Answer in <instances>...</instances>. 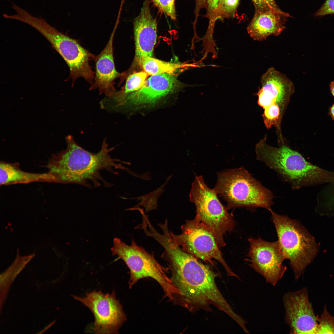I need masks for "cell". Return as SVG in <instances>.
I'll return each instance as SVG.
<instances>
[{
	"mask_svg": "<svg viewBox=\"0 0 334 334\" xmlns=\"http://www.w3.org/2000/svg\"><path fill=\"white\" fill-rule=\"evenodd\" d=\"M172 273L173 284L180 294L175 300L191 312L202 309L210 311L213 306L234 321L240 316L233 310L218 289L217 276L208 265L179 246L172 247L165 253Z\"/></svg>",
	"mask_w": 334,
	"mask_h": 334,
	"instance_id": "cell-1",
	"label": "cell"
},
{
	"mask_svg": "<svg viewBox=\"0 0 334 334\" xmlns=\"http://www.w3.org/2000/svg\"><path fill=\"white\" fill-rule=\"evenodd\" d=\"M66 148L53 155L47 165L49 173L56 178V182L74 183L89 188L97 187L104 182L100 172L106 170L114 173V169H124L119 160L112 158L105 139L98 152H90L75 142L73 136L66 138Z\"/></svg>",
	"mask_w": 334,
	"mask_h": 334,
	"instance_id": "cell-2",
	"label": "cell"
},
{
	"mask_svg": "<svg viewBox=\"0 0 334 334\" xmlns=\"http://www.w3.org/2000/svg\"><path fill=\"white\" fill-rule=\"evenodd\" d=\"M255 152L258 160L276 172L293 189L324 182L334 183V173L308 162L283 142L276 147L267 144L264 138L256 144Z\"/></svg>",
	"mask_w": 334,
	"mask_h": 334,
	"instance_id": "cell-3",
	"label": "cell"
},
{
	"mask_svg": "<svg viewBox=\"0 0 334 334\" xmlns=\"http://www.w3.org/2000/svg\"><path fill=\"white\" fill-rule=\"evenodd\" d=\"M214 188L227 203L229 208H262L270 210L273 204L272 192L243 167L218 172Z\"/></svg>",
	"mask_w": 334,
	"mask_h": 334,
	"instance_id": "cell-4",
	"label": "cell"
},
{
	"mask_svg": "<svg viewBox=\"0 0 334 334\" xmlns=\"http://www.w3.org/2000/svg\"><path fill=\"white\" fill-rule=\"evenodd\" d=\"M269 211L278 241L285 259L289 261L294 280L297 281L316 256L318 245L314 237L298 221L279 215L271 209Z\"/></svg>",
	"mask_w": 334,
	"mask_h": 334,
	"instance_id": "cell-5",
	"label": "cell"
},
{
	"mask_svg": "<svg viewBox=\"0 0 334 334\" xmlns=\"http://www.w3.org/2000/svg\"><path fill=\"white\" fill-rule=\"evenodd\" d=\"M113 242L111 249L113 255L122 260L130 270L129 288H131L139 279L149 277L159 283L164 292L165 297L171 301L179 294L171 279L167 275L169 269L160 265L153 255L138 246L134 240L130 245L117 238L114 239Z\"/></svg>",
	"mask_w": 334,
	"mask_h": 334,
	"instance_id": "cell-6",
	"label": "cell"
},
{
	"mask_svg": "<svg viewBox=\"0 0 334 334\" xmlns=\"http://www.w3.org/2000/svg\"><path fill=\"white\" fill-rule=\"evenodd\" d=\"M214 189L210 188L202 175L196 176L189 194L196 207V216L213 232L219 248L225 245L224 236L235 226L233 216L220 202Z\"/></svg>",
	"mask_w": 334,
	"mask_h": 334,
	"instance_id": "cell-7",
	"label": "cell"
},
{
	"mask_svg": "<svg viewBox=\"0 0 334 334\" xmlns=\"http://www.w3.org/2000/svg\"><path fill=\"white\" fill-rule=\"evenodd\" d=\"M182 233L176 235L169 230V237L173 243L186 252L214 266L215 259L223 266L228 276H238L231 269L223 258L212 231L196 216L186 221L181 227Z\"/></svg>",
	"mask_w": 334,
	"mask_h": 334,
	"instance_id": "cell-8",
	"label": "cell"
},
{
	"mask_svg": "<svg viewBox=\"0 0 334 334\" xmlns=\"http://www.w3.org/2000/svg\"><path fill=\"white\" fill-rule=\"evenodd\" d=\"M261 88L256 95L257 103L264 109L262 115L273 120L282 118L294 91L292 82L284 74L271 67L261 78Z\"/></svg>",
	"mask_w": 334,
	"mask_h": 334,
	"instance_id": "cell-9",
	"label": "cell"
},
{
	"mask_svg": "<svg viewBox=\"0 0 334 334\" xmlns=\"http://www.w3.org/2000/svg\"><path fill=\"white\" fill-rule=\"evenodd\" d=\"M74 298L88 307L95 318L93 330L97 334H117L126 320L122 305L117 300L114 291L105 294L93 291L81 297Z\"/></svg>",
	"mask_w": 334,
	"mask_h": 334,
	"instance_id": "cell-10",
	"label": "cell"
},
{
	"mask_svg": "<svg viewBox=\"0 0 334 334\" xmlns=\"http://www.w3.org/2000/svg\"><path fill=\"white\" fill-rule=\"evenodd\" d=\"M248 240L249 258L246 260L267 283L275 286L283 277L287 268L283 264L285 259L278 241L268 242L260 238H250Z\"/></svg>",
	"mask_w": 334,
	"mask_h": 334,
	"instance_id": "cell-11",
	"label": "cell"
},
{
	"mask_svg": "<svg viewBox=\"0 0 334 334\" xmlns=\"http://www.w3.org/2000/svg\"><path fill=\"white\" fill-rule=\"evenodd\" d=\"M47 40L66 62L73 83L78 78L82 77L91 85L93 84L94 73L89 62L93 59L95 55L84 48L76 40L58 30L51 33Z\"/></svg>",
	"mask_w": 334,
	"mask_h": 334,
	"instance_id": "cell-12",
	"label": "cell"
},
{
	"mask_svg": "<svg viewBox=\"0 0 334 334\" xmlns=\"http://www.w3.org/2000/svg\"><path fill=\"white\" fill-rule=\"evenodd\" d=\"M284 319L290 334H316L318 322L306 288L285 293Z\"/></svg>",
	"mask_w": 334,
	"mask_h": 334,
	"instance_id": "cell-13",
	"label": "cell"
},
{
	"mask_svg": "<svg viewBox=\"0 0 334 334\" xmlns=\"http://www.w3.org/2000/svg\"><path fill=\"white\" fill-rule=\"evenodd\" d=\"M182 84L174 74L151 75L139 90L129 94L121 106L153 105L167 96L177 92Z\"/></svg>",
	"mask_w": 334,
	"mask_h": 334,
	"instance_id": "cell-14",
	"label": "cell"
},
{
	"mask_svg": "<svg viewBox=\"0 0 334 334\" xmlns=\"http://www.w3.org/2000/svg\"><path fill=\"white\" fill-rule=\"evenodd\" d=\"M119 20L117 19L105 48L93 58L95 73L94 81L90 89H98L100 94L104 93L109 98L116 92L114 87L115 80L123 75V73H120L116 70L113 56V42Z\"/></svg>",
	"mask_w": 334,
	"mask_h": 334,
	"instance_id": "cell-15",
	"label": "cell"
},
{
	"mask_svg": "<svg viewBox=\"0 0 334 334\" xmlns=\"http://www.w3.org/2000/svg\"><path fill=\"white\" fill-rule=\"evenodd\" d=\"M150 0H144L139 15L134 21L135 60L138 64L152 56L157 38V23L150 12Z\"/></svg>",
	"mask_w": 334,
	"mask_h": 334,
	"instance_id": "cell-16",
	"label": "cell"
},
{
	"mask_svg": "<svg viewBox=\"0 0 334 334\" xmlns=\"http://www.w3.org/2000/svg\"><path fill=\"white\" fill-rule=\"evenodd\" d=\"M289 15L281 11H255L247 28L250 36L255 41H263L270 36H278L285 28V24Z\"/></svg>",
	"mask_w": 334,
	"mask_h": 334,
	"instance_id": "cell-17",
	"label": "cell"
},
{
	"mask_svg": "<svg viewBox=\"0 0 334 334\" xmlns=\"http://www.w3.org/2000/svg\"><path fill=\"white\" fill-rule=\"evenodd\" d=\"M36 182H56L55 178L47 173H34L21 170L16 164L4 162L0 163V184L6 185Z\"/></svg>",
	"mask_w": 334,
	"mask_h": 334,
	"instance_id": "cell-18",
	"label": "cell"
},
{
	"mask_svg": "<svg viewBox=\"0 0 334 334\" xmlns=\"http://www.w3.org/2000/svg\"><path fill=\"white\" fill-rule=\"evenodd\" d=\"M148 74L144 71L134 73L127 77L121 89L116 92L109 99L113 102V107H120L129 94L140 89L144 84Z\"/></svg>",
	"mask_w": 334,
	"mask_h": 334,
	"instance_id": "cell-19",
	"label": "cell"
},
{
	"mask_svg": "<svg viewBox=\"0 0 334 334\" xmlns=\"http://www.w3.org/2000/svg\"><path fill=\"white\" fill-rule=\"evenodd\" d=\"M139 64L143 71L151 75L163 73L174 74L188 66L187 64L165 62L152 57L144 58Z\"/></svg>",
	"mask_w": 334,
	"mask_h": 334,
	"instance_id": "cell-20",
	"label": "cell"
},
{
	"mask_svg": "<svg viewBox=\"0 0 334 334\" xmlns=\"http://www.w3.org/2000/svg\"><path fill=\"white\" fill-rule=\"evenodd\" d=\"M317 319L316 334H334V316L330 314L326 306L320 317L317 316Z\"/></svg>",
	"mask_w": 334,
	"mask_h": 334,
	"instance_id": "cell-21",
	"label": "cell"
},
{
	"mask_svg": "<svg viewBox=\"0 0 334 334\" xmlns=\"http://www.w3.org/2000/svg\"><path fill=\"white\" fill-rule=\"evenodd\" d=\"M163 186V185L155 191L140 198L141 201L138 206H143L145 209V213L156 209L157 199L164 191L162 188Z\"/></svg>",
	"mask_w": 334,
	"mask_h": 334,
	"instance_id": "cell-22",
	"label": "cell"
},
{
	"mask_svg": "<svg viewBox=\"0 0 334 334\" xmlns=\"http://www.w3.org/2000/svg\"><path fill=\"white\" fill-rule=\"evenodd\" d=\"M158 9L173 20L176 19L175 0H152Z\"/></svg>",
	"mask_w": 334,
	"mask_h": 334,
	"instance_id": "cell-23",
	"label": "cell"
},
{
	"mask_svg": "<svg viewBox=\"0 0 334 334\" xmlns=\"http://www.w3.org/2000/svg\"><path fill=\"white\" fill-rule=\"evenodd\" d=\"M239 0H220L216 10L222 14L229 15L234 12Z\"/></svg>",
	"mask_w": 334,
	"mask_h": 334,
	"instance_id": "cell-24",
	"label": "cell"
},
{
	"mask_svg": "<svg viewBox=\"0 0 334 334\" xmlns=\"http://www.w3.org/2000/svg\"><path fill=\"white\" fill-rule=\"evenodd\" d=\"M255 11H264L270 10H280L274 0H252Z\"/></svg>",
	"mask_w": 334,
	"mask_h": 334,
	"instance_id": "cell-25",
	"label": "cell"
},
{
	"mask_svg": "<svg viewBox=\"0 0 334 334\" xmlns=\"http://www.w3.org/2000/svg\"><path fill=\"white\" fill-rule=\"evenodd\" d=\"M334 14V0H326L320 8L316 12L314 15L320 17L326 15Z\"/></svg>",
	"mask_w": 334,
	"mask_h": 334,
	"instance_id": "cell-26",
	"label": "cell"
},
{
	"mask_svg": "<svg viewBox=\"0 0 334 334\" xmlns=\"http://www.w3.org/2000/svg\"><path fill=\"white\" fill-rule=\"evenodd\" d=\"M205 1L209 8L211 10H216L220 0H203Z\"/></svg>",
	"mask_w": 334,
	"mask_h": 334,
	"instance_id": "cell-27",
	"label": "cell"
},
{
	"mask_svg": "<svg viewBox=\"0 0 334 334\" xmlns=\"http://www.w3.org/2000/svg\"><path fill=\"white\" fill-rule=\"evenodd\" d=\"M327 201L328 206L332 207H334V188Z\"/></svg>",
	"mask_w": 334,
	"mask_h": 334,
	"instance_id": "cell-28",
	"label": "cell"
},
{
	"mask_svg": "<svg viewBox=\"0 0 334 334\" xmlns=\"http://www.w3.org/2000/svg\"><path fill=\"white\" fill-rule=\"evenodd\" d=\"M329 114L334 121V103L330 107Z\"/></svg>",
	"mask_w": 334,
	"mask_h": 334,
	"instance_id": "cell-29",
	"label": "cell"
},
{
	"mask_svg": "<svg viewBox=\"0 0 334 334\" xmlns=\"http://www.w3.org/2000/svg\"><path fill=\"white\" fill-rule=\"evenodd\" d=\"M329 87L331 93L334 97V80L330 82L329 84Z\"/></svg>",
	"mask_w": 334,
	"mask_h": 334,
	"instance_id": "cell-30",
	"label": "cell"
}]
</instances>
